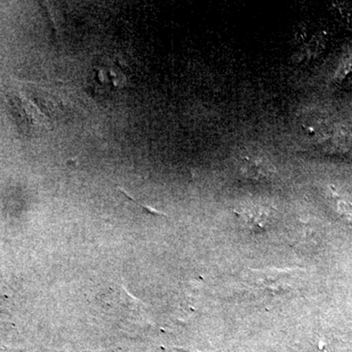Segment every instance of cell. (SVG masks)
<instances>
[{
	"mask_svg": "<svg viewBox=\"0 0 352 352\" xmlns=\"http://www.w3.org/2000/svg\"><path fill=\"white\" fill-rule=\"evenodd\" d=\"M241 175L252 180H267L275 173V168L263 157H244L240 162Z\"/></svg>",
	"mask_w": 352,
	"mask_h": 352,
	"instance_id": "cell-1",
	"label": "cell"
},
{
	"mask_svg": "<svg viewBox=\"0 0 352 352\" xmlns=\"http://www.w3.org/2000/svg\"><path fill=\"white\" fill-rule=\"evenodd\" d=\"M273 217L274 212L272 210L261 206L245 208L240 214L243 222L252 232L266 230L272 223Z\"/></svg>",
	"mask_w": 352,
	"mask_h": 352,
	"instance_id": "cell-2",
	"label": "cell"
}]
</instances>
